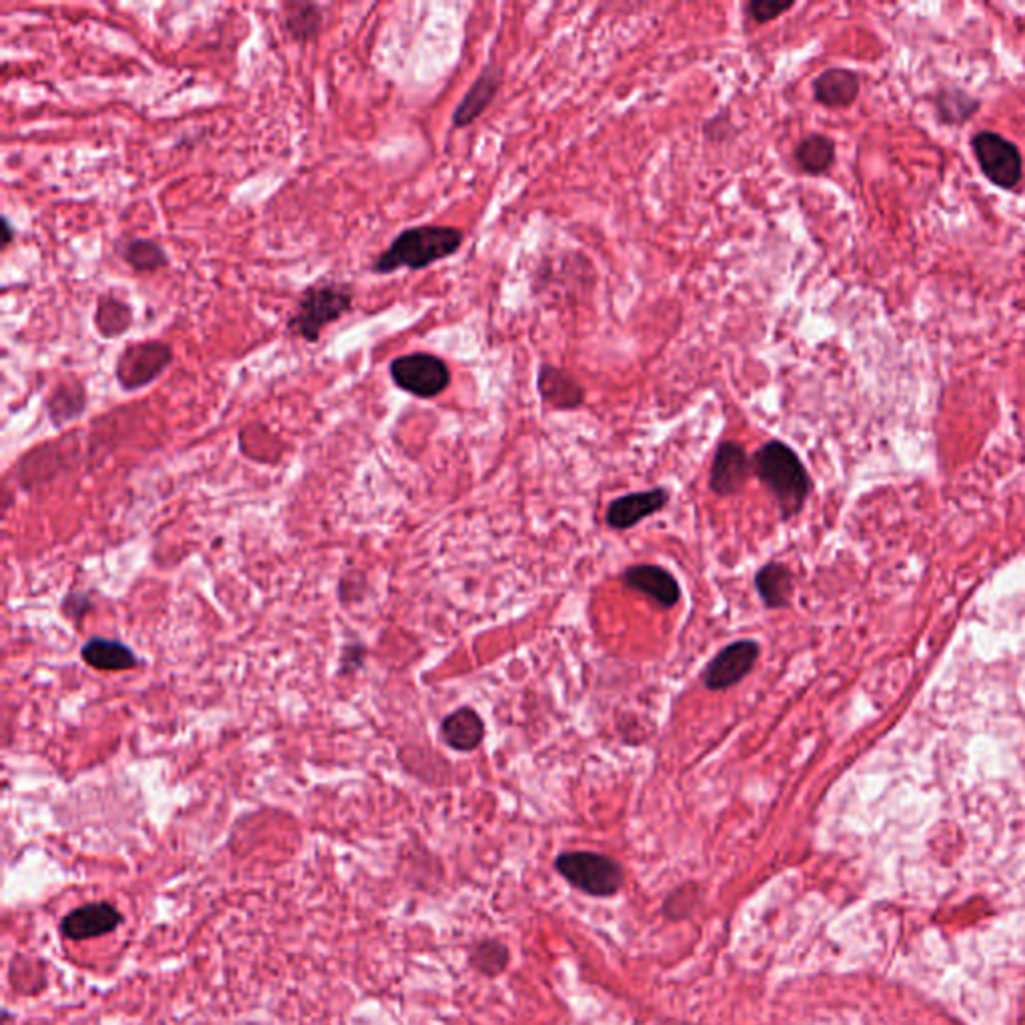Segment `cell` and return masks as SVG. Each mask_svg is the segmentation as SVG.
Here are the masks:
<instances>
[{
    "mask_svg": "<svg viewBox=\"0 0 1025 1025\" xmlns=\"http://www.w3.org/2000/svg\"><path fill=\"white\" fill-rule=\"evenodd\" d=\"M463 230L445 225H421L399 233L389 249L375 259L373 273L391 274L399 269L421 271L461 249Z\"/></svg>",
    "mask_w": 1025,
    "mask_h": 1025,
    "instance_id": "1",
    "label": "cell"
},
{
    "mask_svg": "<svg viewBox=\"0 0 1025 1025\" xmlns=\"http://www.w3.org/2000/svg\"><path fill=\"white\" fill-rule=\"evenodd\" d=\"M753 471L774 493L784 517H791L803 507L811 481L801 458L789 445L781 441L765 443L753 457Z\"/></svg>",
    "mask_w": 1025,
    "mask_h": 1025,
    "instance_id": "2",
    "label": "cell"
},
{
    "mask_svg": "<svg viewBox=\"0 0 1025 1025\" xmlns=\"http://www.w3.org/2000/svg\"><path fill=\"white\" fill-rule=\"evenodd\" d=\"M355 301V289L349 283L333 281V279H319L316 283L309 284L296 303L295 313L289 316L287 331L293 337L315 345L321 333L341 321L350 313Z\"/></svg>",
    "mask_w": 1025,
    "mask_h": 1025,
    "instance_id": "3",
    "label": "cell"
},
{
    "mask_svg": "<svg viewBox=\"0 0 1025 1025\" xmlns=\"http://www.w3.org/2000/svg\"><path fill=\"white\" fill-rule=\"evenodd\" d=\"M555 867L569 884L593 897H609L622 889L623 867L607 855L569 851L557 857Z\"/></svg>",
    "mask_w": 1025,
    "mask_h": 1025,
    "instance_id": "4",
    "label": "cell"
},
{
    "mask_svg": "<svg viewBox=\"0 0 1025 1025\" xmlns=\"http://www.w3.org/2000/svg\"><path fill=\"white\" fill-rule=\"evenodd\" d=\"M175 353L169 343L159 338L137 341L120 350L115 377L122 391L134 393L157 381L171 367Z\"/></svg>",
    "mask_w": 1025,
    "mask_h": 1025,
    "instance_id": "5",
    "label": "cell"
},
{
    "mask_svg": "<svg viewBox=\"0 0 1025 1025\" xmlns=\"http://www.w3.org/2000/svg\"><path fill=\"white\" fill-rule=\"evenodd\" d=\"M971 149L990 183L1005 191H1012L1022 183L1024 157L1014 141L1000 132L980 131L971 137Z\"/></svg>",
    "mask_w": 1025,
    "mask_h": 1025,
    "instance_id": "6",
    "label": "cell"
},
{
    "mask_svg": "<svg viewBox=\"0 0 1025 1025\" xmlns=\"http://www.w3.org/2000/svg\"><path fill=\"white\" fill-rule=\"evenodd\" d=\"M389 375L401 391L419 399H435L451 382L447 363L423 350L397 357L389 365Z\"/></svg>",
    "mask_w": 1025,
    "mask_h": 1025,
    "instance_id": "7",
    "label": "cell"
},
{
    "mask_svg": "<svg viewBox=\"0 0 1025 1025\" xmlns=\"http://www.w3.org/2000/svg\"><path fill=\"white\" fill-rule=\"evenodd\" d=\"M759 645L755 641H735L727 645L721 654L711 659L710 666L703 671V683L711 691H723L733 688L742 681L743 677L752 671L755 661L759 659Z\"/></svg>",
    "mask_w": 1025,
    "mask_h": 1025,
    "instance_id": "8",
    "label": "cell"
},
{
    "mask_svg": "<svg viewBox=\"0 0 1025 1025\" xmlns=\"http://www.w3.org/2000/svg\"><path fill=\"white\" fill-rule=\"evenodd\" d=\"M753 471V461H749L747 451L735 443L725 441L721 443L713 465H711L710 487L717 495H735L742 492Z\"/></svg>",
    "mask_w": 1025,
    "mask_h": 1025,
    "instance_id": "9",
    "label": "cell"
},
{
    "mask_svg": "<svg viewBox=\"0 0 1025 1025\" xmlns=\"http://www.w3.org/2000/svg\"><path fill=\"white\" fill-rule=\"evenodd\" d=\"M122 924V916L119 909L110 906L107 902L99 904H87V906L73 909L68 916L63 919L61 929L65 938L73 941H85V939L100 938L115 931Z\"/></svg>",
    "mask_w": 1025,
    "mask_h": 1025,
    "instance_id": "10",
    "label": "cell"
},
{
    "mask_svg": "<svg viewBox=\"0 0 1025 1025\" xmlns=\"http://www.w3.org/2000/svg\"><path fill=\"white\" fill-rule=\"evenodd\" d=\"M501 66H485L481 71L477 80L473 83V87L467 90V95L463 97L457 109L453 112V125L457 129H465V127H470L471 122L479 119L481 115L492 105L493 99L497 97V93L501 88Z\"/></svg>",
    "mask_w": 1025,
    "mask_h": 1025,
    "instance_id": "11",
    "label": "cell"
},
{
    "mask_svg": "<svg viewBox=\"0 0 1025 1025\" xmlns=\"http://www.w3.org/2000/svg\"><path fill=\"white\" fill-rule=\"evenodd\" d=\"M669 501V493L663 487H655L651 492L632 493L622 499H615L607 509V524L613 529H629L639 524L645 517H651L661 511Z\"/></svg>",
    "mask_w": 1025,
    "mask_h": 1025,
    "instance_id": "12",
    "label": "cell"
},
{
    "mask_svg": "<svg viewBox=\"0 0 1025 1025\" xmlns=\"http://www.w3.org/2000/svg\"><path fill=\"white\" fill-rule=\"evenodd\" d=\"M623 581L627 587L641 591L667 609L677 605V601L681 597V590L677 585L676 578L667 569L657 568V565L629 568L625 571Z\"/></svg>",
    "mask_w": 1025,
    "mask_h": 1025,
    "instance_id": "13",
    "label": "cell"
},
{
    "mask_svg": "<svg viewBox=\"0 0 1025 1025\" xmlns=\"http://www.w3.org/2000/svg\"><path fill=\"white\" fill-rule=\"evenodd\" d=\"M860 77L850 68H829L813 80L816 100L829 109H845L860 95Z\"/></svg>",
    "mask_w": 1025,
    "mask_h": 1025,
    "instance_id": "14",
    "label": "cell"
},
{
    "mask_svg": "<svg viewBox=\"0 0 1025 1025\" xmlns=\"http://www.w3.org/2000/svg\"><path fill=\"white\" fill-rule=\"evenodd\" d=\"M537 387H539V393L546 399L547 403L553 404L555 409H563V411L578 409L585 399L583 387L569 373L559 369V367H551V365L541 367L539 377H537Z\"/></svg>",
    "mask_w": 1025,
    "mask_h": 1025,
    "instance_id": "15",
    "label": "cell"
},
{
    "mask_svg": "<svg viewBox=\"0 0 1025 1025\" xmlns=\"http://www.w3.org/2000/svg\"><path fill=\"white\" fill-rule=\"evenodd\" d=\"M441 737L457 752H473L485 737V725L477 711L457 710L441 723Z\"/></svg>",
    "mask_w": 1025,
    "mask_h": 1025,
    "instance_id": "16",
    "label": "cell"
},
{
    "mask_svg": "<svg viewBox=\"0 0 1025 1025\" xmlns=\"http://www.w3.org/2000/svg\"><path fill=\"white\" fill-rule=\"evenodd\" d=\"M120 259L137 273H157L169 265V255L159 240L129 237L117 245Z\"/></svg>",
    "mask_w": 1025,
    "mask_h": 1025,
    "instance_id": "17",
    "label": "cell"
},
{
    "mask_svg": "<svg viewBox=\"0 0 1025 1025\" xmlns=\"http://www.w3.org/2000/svg\"><path fill=\"white\" fill-rule=\"evenodd\" d=\"M283 24L296 43L309 44L319 39L323 29V11L315 2H284Z\"/></svg>",
    "mask_w": 1025,
    "mask_h": 1025,
    "instance_id": "18",
    "label": "cell"
},
{
    "mask_svg": "<svg viewBox=\"0 0 1025 1025\" xmlns=\"http://www.w3.org/2000/svg\"><path fill=\"white\" fill-rule=\"evenodd\" d=\"M48 414L56 427L65 425L78 419L87 409V389L77 379L58 382L55 391L48 395Z\"/></svg>",
    "mask_w": 1025,
    "mask_h": 1025,
    "instance_id": "19",
    "label": "cell"
},
{
    "mask_svg": "<svg viewBox=\"0 0 1025 1025\" xmlns=\"http://www.w3.org/2000/svg\"><path fill=\"white\" fill-rule=\"evenodd\" d=\"M83 659L99 671H127L139 663L127 645L100 637L83 647Z\"/></svg>",
    "mask_w": 1025,
    "mask_h": 1025,
    "instance_id": "20",
    "label": "cell"
},
{
    "mask_svg": "<svg viewBox=\"0 0 1025 1025\" xmlns=\"http://www.w3.org/2000/svg\"><path fill=\"white\" fill-rule=\"evenodd\" d=\"M755 587L759 597L769 609H779L787 607L791 593H794V581H791V571L786 565L779 563H767L757 575H755Z\"/></svg>",
    "mask_w": 1025,
    "mask_h": 1025,
    "instance_id": "21",
    "label": "cell"
},
{
    "mask_svg": "<svg viewBox=\"0 0 1025 1025\" xmlns=\"http://www.w3.org/2000/svg\"><path fill=\"white\" fill-rule=\"evenodd\" d=\"M134 321L131 303L117 295H102L95 311V327L102 338H119L129 333Z\"/></svg>",
    "mask_w": 1025,
    "mask_h": 1025,
    "instance_id": "22",
    "label": "cell"
},
{
    "mask_svg": "<svg viewBox=\"0 0 1025 1025\" xmlns=\"http://www.w3.org/2000/svg\"><path fill=\"white\" fill-rule=\"evenodd\" d=\"M796 161L808 175H823L835 161V142L826 134H809L797 144Z\"/></svg>",
    "mask_w": 1025,
    "mask_h": 1025,
    "instance_id": "23",
    "label": "cell"
},
{
    "mask_svg": "<svg viewBox=\"0 0 1025 1025\" xmlns=\"http://www.w3.org/2000/svg\"><path fill=\"white\" fill-rule=\"evenodd\" d=\"M934 105L938 110L939 119L949 127L963 125L980 110V100L973 99L970 93L960 88H943L934 97Z\"/></svg>",
    "mask_w": 1025,
    "mask_h": 1025,
    "instance_id": "24",
    "label": "cell"
},
{
    "mask_svg": "<svg viewBox=\"0 0 1025 1025\" xmlns=\"http://www.w3.org/2000/svg\"><path fill=\"white\" fill-rule=\"evenodd\" d=\"M507 960H509V949H507V946H503L501 941H495V939L481 941L479 946L473 949V956H471V963L485 975L501 973L505 965H507Z\"/></svg>",
    "mask_w": 1025,
    "mask_h": 1025,
    "instance_id": "25",
    "label": "cell"
},
{
    "mask_svg": "<svg viewBox=\"0 0 1025 1025\" xmlns=\"http://www.w3.org/2000/svg\"><path fill=\"white\" fill-rule=\"evenodd\" d=\"M794 2H777V0H753L747 4V14L752 21L757 24H767V22L779 19L784 12L791 11Z\"/></svg>",
    "mask_w": 1025,
    "mask_h": 1025,
    "instance_id": "26",
    "label": "cell"
},
{
    "mask_svg": "<svg viewBox=\"0 0 1025 1025\" xmlns=\"http://www.w3.org/2000/svg\"><path fill=\"white\" fill-rule=\"evenodd\" d=\"M695 897H698V889L693 885H686V887H679L676 894L669 895L667 897V904L663 906V911L667 916L673 917V919H679L681 916H688L689 911L695 906Z\"/></svg>",
    "mask_w": 1025,
    "mask_h": 1025,
    "instance_id": "27",
    "label": "cell"
},
{
    "mask_svg": "<svg viewBox=\"0 0 1025 1025\" xmlns=\"http://www.w3.org/2000/svg\"><path fill=\"white\" fill-rule=\"evenodd\" d=\"M2 230H4V237H2V247L7 249L14 240V229H12L11 220L9 217H2Z\"/></svg>",
    "mask_w": 1025,
    "mask_h": 1025,
    "instance_id": "28",
    "label": "cell"
}]
</instances>
